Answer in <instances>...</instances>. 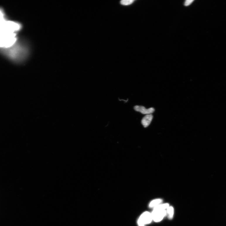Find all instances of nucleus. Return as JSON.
<instances>
[{"instance_id": "nucleus-1", "label": "nucleus", "mask_w": 226, "mask_h": 226, "mask_svg": "<svg viewBox=\"0 0 226 226\" xmlns=\"http://www.w3.org/2000/svg\"><path fill=\"white\" fill-rule=\"evenodd\" d=\"M2 52L7 58L16 63L23 62L28 54V47L23 43L18 41L10 48L2 49Z\"/></svg>"}, {"instance_id": "nucleus-2", "label": "nucleus", "mask_w": 226, "mask_h": 226, "mask_svg": "<svg viewBox=\"0 0 226 226\" xmlns=\"http://www.w3.org/2000/svg\"><path fill=\"white\" fill-rule=\"evenodd\" d=\"M153 219L150 213L145 212L141 215L138 221L139 226H145V225L151 222Z\"/></svg>"}, {"instance_id": "nucleus-3", "label": "nucleus", "mask_w": 226, "mask_h": 226, "mask_svg": "<svg viewBox=\"0 0 226 226\" xmlns=\"http://www.w3.org/2000/svg\"><path fill=\"white\" fill-rule=\"evenodd\" d=\"M167 214V211L166 210H153L151 213L153 220L155 222H159L162 220Z\"/></svg>"}, {"instance_id": "nucleus-4", "label": "nucleus", "mask_w": 226, "mask_h": 226, "mask_svg": "<svg viewBox=\"0 0 226 226\" xmlns=\"http://www.w3.org/2000/svg\"><path fill=\"white\" fill-rule=\"evenodd\" d=\"M135 110L137 112H140L144 114L149 115L153 113L155 110L153 107L146 109L144 106H136L134 107Z\"/></svg>"}, {"instance_id": "nucleus-5", "label": "nucleus", "mask_w": 226, "mask_h": 226, "mask_svg": "<svg viewBox=\"0 0 226 226\" xmlns=\"http://www.w3.org/2000/svg\"><path fill=\"white\" fill-rule=\"evenodd\" d=\"M153 119V116L151 114L146 115L141 121L142 124L145 128L148 126Z\"/></svg>"}, {"instance_id": "nucleus-6", "label": "nucleus", "mask_w": 226, "mask_h": 226, "mask_svg": "<svg viewBox=\"0 0 226 226\" xmlns=\"http://www.w3.org/2000/svg\"><path fill=\"white\" fill-rule=\"evenodd\" d=\"M162 200L160 199H158L154 200L152 201L150 203L149 206L150 208L155 207L160 205V203L162 202Z\"/></svg>"}, {"instance_id": "nucleus-7", "label": "nucleus", "mask_w": 226, "mask_h": 226, "mask_svg": "<svg viewBox=\"0 0 226 226\" xmlns=\"http://www.w3.org/2000/svg\"><path fill=\"white\" fill-rule=\"evenodd\" d=\"M169 206V204L165 203L159 205L158 206H156L154 208V210H166V209Z\"/></svg>"}, {"instance_id": "nucleus-8", "label": "nucleus", "mask_w": 226, "mask_h": 226, "mask_svg": "<svg viewBox=\"0 0 226 226\" xmlns=\"http://www.w3.org/2000/svg\"><path fill=\"white\" fill-rule=\"evenodd\" d=\"M167 209V213L168 215L169 218L172 219L173 218L174 214L173 208L172 207L169 206Z\"/></svg>"}, {"instance_id": "nucleus-9", "label": "nucleus", "mask_w": 226, "mask_h": 226, "mask_svg": "<svg viewBox=\"0 0 226 226\" xmlns=\"http://www.w3.org/2000/svg\"><path fill=\"white\" fill-rule=\"evenodd\" d=\"M5 12L2 8L0 7V20H7Z\"/></svg>"}, {"instance_id": "nucleus-10", "label": "nucleus", "mask_w": 226, "mask_h": 226, "mask_svg": "<svg viewBox=\"0 0 226 226\" xmlns=\"http://www.w3.org/2000/svg\"><path fill=\"white\" fill-rule=\"evenodd\" d=\"M134 1L133 0H123L120 2L121 5L124 6H127L131 5Z\"/></svg>"}, {"instance_id": "nucleus-11", "label": "nucleus", "mask_w": 226, "mask_h": 226, "mask_svg": "<svg viewBox=\"0 0 226 226\" xmlns=\"http://www.w3.org/2000/svg\"><path fill=\"white\" fill-rule=\"evenodd\" d=\"M193 1V0H187L185 2L184 5L186 6H189Z\"/></svg>"}]
</instances>
